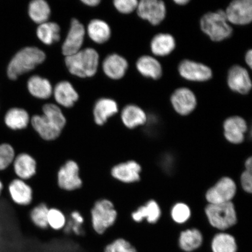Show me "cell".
<instances>
[{
    "instance_id": "1",
    "label": "cell",
    "mask_w": 252,
    "mask_h": 252,
    "mask_svg": "<svg viewBox=\"0 0 252 252\" xmlns=\"http://www.w3.org/2000/svg\"><path fill=\"white\" fill-rule=\"evenodd\" d=\"M46 59L45 53L35 47H27L18 52L7 67V75L15 80L21 75L33 70Z\"/></svg>"
},
{
    "instance_id": "2",
    "label": "cell",
    "mask_w": 252,
    "mask_h": 252,
    "mask_svg": "<svg viewBox=\"0 0 252 252\" xmlns=\"http://www.w3.org/2000/svg\"><path fill=\"white\" fill-rule=\"evenodd\" d=\"M65 64L72 74L81 78L93 77L99 64V55L95 50H80L73 55L66 57Z\"/></svg>"
},
{
    "instance_id": "3",
    "label": "cell",
    "mask_w": 252,
    "mask_h": 252,
    "mask_svg": "<svg viewBox=\"0 0 252 252\" xmlns=\"http://www.w3.org/2000/svg\"><path fill=\"white\" fill-rule=\"evenodd\" d=\"M201 31L214 42H221L232 36L233 29L222 9L209 12L200 20Z\"/></svg>"
},
{
    "instance_id": "4",
    "label": "cell",
    "mask_w": 252,
    "mask_h": 252,
    "mask_svg": "<svg viewBox=\"0 0 252 252\" xmlns=\"http://www.w3.org/2000/svg\"><path fill=\"white\" fill-rule=\"evenodd\" d=\"M91 224L94 231L103 235L117 220L118 212L111 201L102 198L94 203L91 211Z\"/></svg>"
},
{
    "instance_id": "5",
    "label": "cell",
    "mask_w": 252,
    "mask_h": 252,
    "mask_svg": "<svg viewBox=\"0 0 252 252\" xmlns=\"http://www.w3.org/2000/svg\"><path fill=\"white\" fill-rule=\"evenodd\" d=\"M205 213L210 225L220 231L231 228L237 222V214L232 201L222 204H209L205 209Z\"/></svg>"
},
{
    "instance_id": "6",
    "label": "cell",
    "mask_w": 252,
    "mask_h": 252,
    "mask_svg": "<svg viewBox=\"0 0 252 252\" xmlns=\"http://www.w3.org/2000/svg\"><path fill=\"white\" fill-rule=\"evenodd\" d=\"M236 190V185L232 179L223 177L207 191L206 198L207 202L212 204L231 202Z\"/></svg>"
},
{
    "instance_id": "7",
    "label": "cell",
    "mask_w": 252,
    "mask_h": 252,
    "mask_svg": "<svg viewBox=\"0 0 252 252\" xmlns=\"http://www.w3.org/2000/svg\"><path fill=\"white\" fill-rule=\"evenodd\" d=\"M58 185L63 190L72 191L83 187L80 175V166L74 160H68L61 167L58 172Z\"/></svg>"
},
{
    "instance_id": "8",
    "label": "cell",
    "mask_w": 252,
    "mask_h": 252,
    "mask_svg": "<svg viewBox=\"0 0 252 252\" xmlns=\"http://www.w3.org/2000/svg\"><path fill=\"white\" fill-rule=\"evenodd\" d=\"M137 12L138 17L156 26L164 20L166 8L165 2L160 0H141L138 2Z\"/></svg>"
},
{
    "instance_id": "9",
    "label": "cell",
    "mask_w": 252,
    "mask_h": 252,
    "mask_svg": "<svg viewBox=\"0 0 252 252\" xmlns=\"http://www.w3.org/2000/svg\"><path fill=\"white\" fill-rule=\"evenodd\" d=\"M224 11L229 23L236 25L250 24L252 21V1L235 0L229 3Z\"/></svg>"
},
{
    "instance_id": "10",
    "label": "cell",
    "mask_w": 252,
    "mask_h": 252,
    "mask_svg": "<svg viewBox=\"0 0 252 252\" xmlns=\"http://www.w3.org/2000/svg\"><path fill=\"white\" fill-rule=\"evenodd\" d=\"M179 74L185 80L194 82L209 81L213 77V72L208 66L189 60H185L178 66Z\"/></svg>"
},
{
    "instance_id": "11",
    "label": "cell",
    "mask_w": 252,
    "mask_h": 252,
    "mask_svg": "<svg viewBox=\"0 0 252 252\" xmlns=\"http://www.w3.org/2000/svg\"><path fill=\"white\" fill-rule=\"evenodd\" d=\"M171 102L173 109L181 116H187L194 111L197 106L196 95L187 88H180L172 94Z\"/></svg>"
},
{
    "instance_id": "12",
    "label": "cell",
    "mask_w": 252,
    "mask_h": 252,
    "mask_svg": "<svg viewBox=\"0 0 252 252\" xmlns=\"http://www.w3.org/2000/svg\"><path fill=\"white\" fill-rule=\"evenodd\" d=\"M227 84L232 91L242 94H248L252 87L251 78L248 71L239 65L232 66L229 69Z\"/></svg>"
},
{
    "instance_id": "13",
    "label": "cell",
    "mask_w": 252,
    "mask_h": 252,
    "mask_svg": "<svg viewBox=\"0 0 252 252\" xmlns=\"http://www.w3.org/2000/svg\"><path fill=\"white\" fill-rule=\"evenodd\" d=\"M85 33L86 31L83 25L76 19H73L67 38L62 46L63 54L67 57L80 51L84 42Z\"/></svg>"
},
{
    "instance_id": "14",
    "label": "cell",
    "mask_w": 252,
    "mask_h": 252,
    "mask_svg": "<svg viewBox=\"0 0 252 252\" xmlns=\"http://www.w3.org/2000/svg\"><path fill=\"white\" fill-rule=\"evenodd\" d=\"M141 167L135 160L118 163L112 167L110 174L112 177L125 184H132L140 180Z\"/></svg>"
},
{
    "instance_id": "15",
    "label": "cell",
    "mask_w": 252,
    "mask_h": 252,
    "mask_svg": "<svg viewBox=\"0 0 252 252\" xmlns=\"http://www.w3.org/2000/svg\"><path fill=\"white\" fill-rule=\"evenodd\" d=\"M224 137L230 143L239 144L245 140L248 131V125L245 120L240 116H232L226 119L223 125Z\"/></svg>"
},
{
    "instance_id": "16",
    "label": "cell",
    "mask_w": 252,
    "mask_h": 252,
    "mask_svg": "<svg viewBox=\"0 0 252 252\" xmlns=\"http://www.w3.org/2000/svg\"><path fill=\"white\" fill-rule=\"evenodd\" d=\"M8 191L13 202L20 206H27L32 202V188L26 181L15 178L9 183Z\"/></svg>"
},
{
    "instance_id": "17",
    "label": "cell",
    "mask_w": 252,
    "mask_h": 252,
    "mask_svg": "<svg viewBox=\"0 0 252 252\" xmlns=\"http://www.w3.org/2000/svg\"><path fill=\"white\" fill-rule=\"evenodd\" d=\"M12 165L15 175L21 180L27 181L36 174V160L29 154L22 153L18 154Z\"/></svg>"
},
{
    "instance_id": "18",
    "label": "cell",
    "mask_w": 252,
    "mask_h": 252,
    "mask_svg": "<svg viewBox=\"0 0 252 252\" xmlns=\"http://www.w3.org/2000/svg\"><path fill=\"white\" fill-rule=\"evenodd\" d=\"M30 122L34 130L44 140H55L62 133V131L50 122L43 115L33 116Z\"/></svg>"
},
{
    "instance_id": "19",
    "label": "cell",
    "mask_w": 252,
    "mask_h": 252,
    "mask_svg": "<svg viewBox=\"0 0 252 252\" xmlns=\"http://www.w3.org/2000/svg\"><path fill=\"white\" fill-rule=\"evenodd\" d=\"M128 65L127 61L122 56L113 54L105 59L102 67L107 76L113 80H119L125 75Z\"/></svg>"
},
{
    "instance_id": "20",
    "label": "cell",
    "mask_w": 252,
    "mask_h": 252,
    "mask_svg": "<svg viewBox=\"0 0 252 252\" xmlns=\"http://www.w3.org/2000/svg\"><path fill=\"white\" fill-rule=\"evenodd\" d=\"M56 101L60 105L71 108L78 99V94L68 81H62L56 85L53 91Z\"/></svg>"
},
{
    "instance_id": "21",
    "label": "cell",
    "mask_w": 252,
    "mask_h": 252,
    "mask_svg": "<svg viewBox=\"0 0 252 252\" xmlns=\"http://www.w3.org/2000/svg\"><path fill=\"white\" fill-rule=\"evenodd\" d=\"M118 112V106L115 100L108 98L97 101L94 109V121L97 125L106 124L110 117Z\"/></svg>"
},
{
    "instance_id": "22",
    "label": "cell",
    "mask_w": 252,
    "mask_h": 252,
    "mask_svg": "<svg viewBox=\"0 0 252 252\" xmlns=\"http://www.w3.org/2000/svg\"><path fill=\"white\" fill-rule=\"evenodd\" d=\"M123 124L129 129H133L146 124L147 116L140 107L129 105L125 107L121 113Z\"/></svg>"
},
{
    "instance_id": "23",
    "label": "cell",
    "mask_w": 252,
    "mask_h": 252,
    "mask_svg": "<svg viewBox=\"0 0 252 252\" xmlns=\"http://www.w3.org/2000/svg\"><path fill=\"white\" fill-rule=\"evenodd\" d=\"M161 216V210L155 200H150L144 206L139 208L131 214V218L134 221L141 222L145 219L150 223H157Z\"/></svg>"
},
{
    "instance_id": "24",
    "label": "cell",
    "mask_w": 252,
    "mask_h": 252,
    "mask_svg": "<svg viewBox=\"0 0 252 252\" xmlns=\"http://www.w3.org/2000/svg\"><path fill=\"white\" fill-rule=\"evenodd\" d=\"M136 67L138 72L145 77L158 80L162 75L161 64L150 56H143L138 59Z\"/></svg>"
},
{
    "instance_id": "25",
    "label": "cell",
    "mask_w": 252,
    "mask_h": 252,
    "mask_svg": "<svg viewBox=\"0 0 252 252\" xmlns=\"http://www.w3.org/2000/svg\"><path fill=\"white\" fill-rule=\"evenodd\" d=\"M151 52L160 57L168 56L174 50L176 42L174 37L168 33H159L151 42Z\"/></svg>"
},
{
    "instance_id": "26",
    "label": "cell",
    "mask_w": 252,
    "mask_h": 252,
    "mask_svg": "<svg viewBox=\"0 0 252 252\" xmlns=\"http://www.w3.org/2000/svg\"><path fill=\"white\" fill-rule=\"evenodd\" d=\"M30 121L28 113L21 108H13L9 109L4 117L5 125L12 130H21L26 128Z\"/></svg>"
},
{
    "instance_id": "27",
    "label": "cell",
    "mask_w": 252,
    "mask_h": 252,
    "mask_svg": "<svg viewBox=\"0 0 252 252\" xmlns=\"http://www.w3.org/2000/svg\"><path fill=\"white\" fill-rule=\"evenodd\" d=\"M203 242V236L196 228L182 231L179 238V246L183 251L191 252L199 248Z\"/></svg>"
},
{
    "instance_id": "28",
    "label": "cell",
    "mask_w": 252,
    "mask_h": 252,
    "mask_svg": "<svg viewBox=\"0 0 252 252\" xmlns=\"http://www.w3.org/2000/svg\"><path fill=\"white\" fill-rule=\"evenodd\" d=\"M28 88L32 95L39 99H48L53 94V88L49 81L38 75H34L29 79Z\"/></svg>"
},
{
    "instance_id": "29",
    "label": "cell",
    "mask_w": 252,
    "mask_h": 252,
    "mask_svg": "<svg viewBox=\"0 0 252 252\" xmlns=\"http://www.w3.org/2000/svg\"><path fill=\"white\" fill-rule=\"evenodd\" d=\"M87 31L90 38L99 44L107 42L111 34L108 24L99 20L91 21L88 25Z\"/></svg>"
},
{
    "instance_id": "30",
    "label": "cell",
    "mask_w": 252,
    "mask_h": 252,
    "mask_svg": "<svg viewBox=\"0 0 252 252\" xmlns=\"http://www.w3.org/2000/svg\"><path fill=\"white\" fill-rule=\"evenodd\" d=\"M213 252H237L238 245L235 238L226 232H220L214 236L212 245Z\"/></svg>"
},
{
    "instance_id": "31",
    "label": "cell",
    "mask_w": 252,
    "mask_h": 252,
    "mask_svg": "<svg viewBox=\"0 0 252 252\" xmlns=\"http://www.w3.org/2000/svg\"><path fill=\"white\" fill-rule=\"evenodd\" d=\"M61 28L58 24L48 23L40 24L37 28L36 34L41 42L50 45L61 39Z\"/></svg>"
},
{
    "instance_id": "32",
    "label": "cell",
    "mask_w": 252,
    "mask_h": 252,
    "mask_svg": "<svg viewBox=\"0 0 252 252\" xmlns=\"http://www.w3.org/2000/svg\"><path fill=\"white\" fill-rule=\"evenodd\" d=\"M28 12L32 20L40 25L46 23L49 20L50 8L44 0H34L30 2Z\"/></svg>"
},
{
    "instance_id": "33",
    "label": "cell",
    "mask_w": 252,
    "mask_h": 252,
    "mask_svg": "<svg viewBox=\"0 0 252 252\" xmlns=\"http://www.w3.org/2000/svg\"><path fill=\"white\" fill-rule=\"evenodd\" d=\"M42 110L43 115L62 131L66 125V119L61 109L54 104L48 103L43 106Z\"/></svg>"
},
{
    "instance_id": "34",
    "label": "cell",
    "mask_w": 252,
    "mask_h": 252,
    "mask_svg": "<svg viewBox=\"0 0 252 252\" xmlns=\"http://www.w3.org/2000/svg\"><path fill=\"white\" fill-rule=\"evenodd\" d=\"M49 208L45 203H40L34 207L30 212L31 221L36 227L42 229L49 228L47 223V214Z\"/></svg>"
},
{
    "instance_id": "35",
    "label": "cell",
    "mask_w": 252,
    "mask_h": 252,
    "mask_svg": "<svg viewBox=\"0 0 252 252\" xmlns=\"http://www.w3.org/2000/svg\"><path fill=\"white\" fill-rule=\"evenodd\" d=\"M47 223L48 226L55 231H60L65 227L67 219L62 211L56 208L49 209L47 214Z\"/></svg>"
},
{
    "instance_id": "36",
    "label": "cell",
    "mask_w": 252,
    "mask_h": 252,
    "mask_svg": "<svg viewBox=\"0 0 252 252\" xmlns=\"http://www.w3.org/2000/svg\"><path fill=\"white\" fill-rule=\"evenodd\" d=\"M15 156V150L11 144H0V172L5 171L12 165Z\"/></svg>"
},
{
    "instance_id": "37",
    "label": "cell",
    "mask_w": 252,
    "mask_h": 252,
    "mask_svg": "<svg viewBox=\"0 0 252 252\" xmlns=\"http://www.w3.org/2000/svg\"><path fill=\"white\" fill-rule=\"evenodd\" d=\"M172 219L176 223L182 224L187 222L191 217V210L187 204L176 203L173 206L171 212Z\"/></svg>"
},
{
    "instance_id": "38",
    "label": "cell",
    "mask_w": 252,
    "mask_h": 252,
    "mask_svg": "<svg viewBox=\"0 0 252 252\" xmlns=\"http://www.w3.org/2000/svg\"><path fill=\"white\" fill-rule=\"evenodd\" d=\"M103 252H138L130 242L124 238L115 239L104 248Z\"/></svg>"
},
{
    "instance_id": "39",
    "label": "cell",
    "mask_w": 252,
    "mask_h": 252,
    "mask_svg": "<svg viewBox=\"0 0 252 252\" xmlns=\"http://www.w3.org/2000/svg\"><path fill=\"white\" fill-rule=\"evenodd\" d=\"M113 4L121 13L128 14L137 9L138 1L137 0H115Z\"/></svg>"
},
{
    "instance_id": "40",
    "label": "cell",
    "mask_w": 252,
    "mask_h": 252,
    "mask_svg": "<svg viewBox=\"0 0 252 252\" xmlns=\"http://www.w3.org/2000/svg\"><path fill=\"white\" fill-rule=\"evenodd\" d=\"M241 184L242 189L247 193H251L252 191V171L245 170L241 176Z\"/></svg>"
},
{
    "instance_id": "41",
    "label": "cell",
    "mask_w": 252,
    "mask_h": 252,
    "mask_svg": "<svg viewBox=\"0 0 252 252\" xmlns=\"http://www.w3.org/2000/svg\"><path fill=\"white\" fill-rule=\"evenodd\" d=\"M71 217L72 220V222L75 223V224L80 226L84 222V217L78 211L72 212L71 214Z\"/></svg>"
},
{
    "instance_id": "42",
    "label": "cell",
    "mask_w": 252,
    "mask_h": 252,
    "mask_svg": "<svg viewBox=\"0 0 252 252\" xmlns=\"http://www.w3.org/2000/svg\"><path fill=\"white\" fill-rule=\"evenodd\" d=\"M245 62L251 69L252 68V50H249L245 55Z\"/></svg>"
},
{
    "instance_id": "43",
    "label": "cell",
    "mask_w": 252,
    "mask_h": 252,
    "mask_svg": "<svg viewBox=\"0 0 252 252\" xmlns=\"http://www.w3.org/2000/svg\"><path fill=\"white\" fill-rule=\"evenodd\" d=\"M81 1L83 2L84 4L91 6V7L96 6L98 5L100 2V0H82Z\"/></svg>"
},
{
    "instance_id": "44",
    "label": "cell",
    "mask_w": 252,
    "mask_h": 252,
    "mask_svg": "<svg viewBox=\"0 0 252 252\" xmlns=\"http://www.w3.org/2000/svg\"><path fill=\"white\" fill-rule=\"evenodd\" d=\"M245 170L248 171H252V157L248 158L245 163Z\"/></svg>"
},
{
    "instance_id": "45",
    "label": "cell",
    "mask_w": 252,
    "mask_h": 252,
    "mask_svg": "<svg viewBox=\"0 0 252 252\" xmlns=\"http://www.w3.org/2000/svg\"><path fill=\"white\" fill-rule=\"evenodd\" d=\"M190 2L189 0H175L174 2L179 5H184Z\"/></svg>"
},
{
    "instance_id": "46",
    "label": "cell",
    "mask_w": 252,
    "mask_h": 252,
    "mask_svg": "<svg viewBox=\"0 0 252 252\" xmlns=\"http://www.w3.org/2000/svg\"><path fill=\"white\" fill-rule=\"evenodd\" d=\"M4 184L2 181L0 179V197H1L2 193L3 190H4Z\"/></svg>"
},
{
    "instance_id": "47",
    "label": "cell",
    "mask_w": 252,
    "mask_h": 252,
    "mask_svg": "<svg viewBox=\"0 0 252 252\" xmlns=\"http://www.w3.org/2000/svg\"><path fill=\"white\" fill-rule=\"evenodd\" d=\"M1 236H0V245H1Z\"/></svg>"
}]
</instances>
